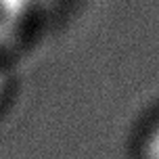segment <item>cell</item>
Instances as JSON below:
<instances>
[{"mask_svg": "<svg viewBox=\"0 0 159 159\" xmlns=\"http://www.w3.org/2000/svg\"><path fill=\"white\" fill-rule=\"evenodd\" d=\"M143 159H159V124L153 126L143 144Z\"/></svg>", "mask_w": 159, "mask_h": 159, "instance_id": "1", "label": "cell"}, {"mask_svg": "<svg viewBox=\"0 0 159 159\" xmlns=\"http://www.w3.org/2000/svg\"><path fill=\"white\" fill-rule=\"evenodd\" d=\"M2 88H4V75L0 71V98H2Z\"/></svg>", "mask_w": 159, "mask_h": 159, "instance_id": "2", "label": "cell"}]
</instances>
